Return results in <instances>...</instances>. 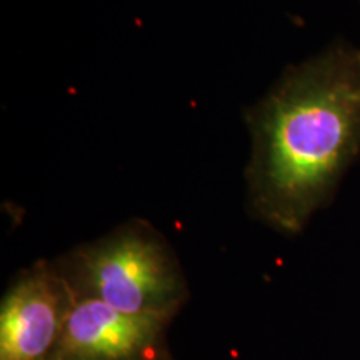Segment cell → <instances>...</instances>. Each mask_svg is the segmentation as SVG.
<instances>
[{
	"instance_id": "cell-1",
	"label": "cell",
	"mask_w": 360,
	"mask_h": 360,
	"mask_svg": "<svg viewBox=\"0 0 360 360\" xmlns=\"http://www.w3.org/2000/svg\"><path fill=\"white\" fill-rule=\"evenodd\" d=\"M250 214L283 233L302 231L360 143V60L344 53L289 72L245 114Z\"/></svg>"
},
{
	"instance_id": "cell-2",
	"label": "cell",
	"mask_w": 360,
	"mask_h": 360,
	"mask_svg": "<svg viewBox=\"0 0 360 360\" xmlns=\"http://www.w3.org/2000/svg\"><path fill=\"white\" fill-rule=\"evenodd\" d=\"M75 294L130 315L170 322L188 297L180 262L160 232L130 220L57 262Z\"/></svg>"
},
{
	"instance_id": "cell-3",
	"label": "cell",
	"mask_w": 360,
	"mask_h": 360,
	"mask_svg": "<svg viewBox=\"0 0 360 360\" xmlns=\"http://www.w3.org/2000/svg\"><path fill=\"white\" fill-rule=\"evenodd\" d=\"M72 299L57 264L40 260L22 270L0 304V360H52Z\"/></svg>"
},
{
	"instance_id": "cell-4",
	"label": "cell",
	"mask_w": 360,
	"mask_h": 360,
	"mask_svg": "<svg viewBox=\"0 0 360 360\" xmlns=\"http://www.w3.org/2000/svg\"><path fill=\"white\" fill-rule=\"evenodd\" d=\"M167 326L162 319L120 312L96 297L74 292L52 360L157 359Z\"/></svg>"
},
{
	"instance_id": "cell-5",
	"label": "cell",
	"mask_w": 360,
	"mask_h": 360,
	"mask_svg": "<svg viewBox=\"0 0 360 360\" xmlns=\"http://www.w3.org/2000/svg\"><path fill=\"white\" fill-rule=\"evenodd\" d=\"M150 360H165V359H160V357H157V359H150Z\"/></svg>"
}]
</instances>
